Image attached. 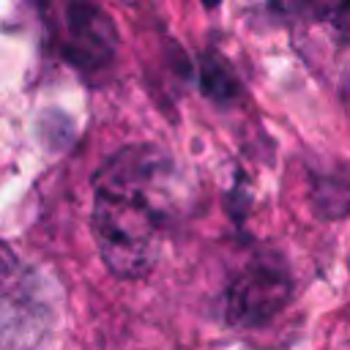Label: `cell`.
Instances as JSON below:
<instances>
[{"label":"cell","instance_id":"cell-2","mask_svg":"<svg viewBox=\"0 0 350 350\" xmlns=\"http://www.w3.org/2000/svg\"><path fill=\"white\" fill-rule=\"evenodd\" d=\"M293 295V279L282 257H252L227 287V320L235 328H257L276 317Z\"/></svg>","mask_w":350,"mask_h":350},{"label":"cell","instance_id":"cell-6","mask_svg":"<svg viewBox=\"0 0 350 350\" xmlns=\"http://www.w3.org/2000/svg\"><path fill=\"white\" fill-rule=\"evenodd\" d=\"M200 82H202V93L208 98H213L216 104H232L238 98V93H241L238 79L232 77L227 63L219 60V57H202Z\"/></svg>","mask_w":350,"mask_h":350},{"label":"cell","instance_id":"cell-4","mask_svg":"<svg viewBox=\"0 0 350 350\" xmlns=\"http://www.w3.org/2000/svg\"><path fill=\"white\" fill-rule=\"evenodd\" d=\"M118 49V33L112 19L85 3L66 5L63 19V52L77 68H104Z\"/></svg>","mask_w":350,"mask_h":350},{"label":"cell","instance_id":"cell-1","mask_svg":"<svg viewBox=\"0 0 350 350\" xmlns=\"http://www.w3.org/2000/svg\"><path fill=\"white\" fill-rule=\"evenodd\" d=\"M175 211V167L153 145L118 150L93 178L90 230L104 265L120 279L145 276Z\"/></svg>","mask_w":350,"mask_h":350},{"label":"cell","instance_id":"cell-5","mask_svg":"<svg viewBox=\"0 0 350 350\" xmlns=\"http://www.w3.org/2000/svg\"><path fill=\"white\" fill-rule=\"evenodd\" d=\"M312 205L325 219H342L350 213V167L334 164L312 175Z\"/></svg>","mask_w":350,"mask_h":350},{"label":"cell","instance_id":"cell-7","mask_svg":"<svg viewBox=\"0 0 350 350\" xmlns=\"http://www.w3.org/2000/svg\"><path fill=\"white\" fill-rule=\"evenodd\" d=\"M328 22L334 27V33L350 44V5H331L328 8Z\"/></svg>","mask_w":350,"mask_h":350},{"label":"cell","instance_id":"cell-3","mask_svg":"<svg viewBox=\"0 0 350 350\" xmlns=\"http://www.w3.org/2000/svg\"><path fill=\"white\" fill-rule=\"evenodd\" d=\"M49 325V301L33 271L16 265L5 252L3 262V339L5 347L36 345Z\"/></svg>","mask_w":350,"mask_h":350}]
</instances>
